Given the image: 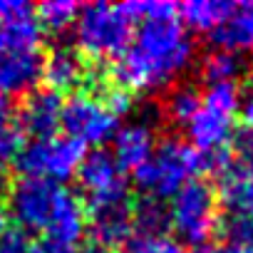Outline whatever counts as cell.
Wrapping results in <instances>:
<instances>
[{
	"instance_id": "cell-1",
	"label": "cell",
	"mask_w": 253,
	"mask_h": 253,
	"mask_svg": "<svg viewBox=\"0 0 253 253\" xmlns=\"http://www.w3.org/2000/svg\"><path fill=\"white\" fill-rule=\"evenodd\" d=\"M129 18L137 23L134 38L114 60V82L122 92H162L171 87L191 65L196 45L191 33L179 20V5L152 0V3H124Z\"/></svg>"
},
{
	"instance_id": "cell-2",
	"label": "cell",
	"mask_w": 253,
	"mask_h": 253,
	"mask_svg": "<svg viewBox=\"0 0 253 253\" xmlns=\"http://www.w3.org/2000/svg\"><path fill=\"white\" fill-rule=\"evenodd\" d=\"M8 216L25 231L47 241L75 246L87 226V213L75 191L42 179H18L8 196Z\"/></svg>"
},
{
	"instance_id": "cell-3",
	"label": "cell",
	"mask_w": 253,
	"mask_h": 253,
	"mask_svg": "<svg viewBox=\"0 0 253 253\" xmlns=\"http://www.w3.org/2000/svg\"><path fill=\"white\" fill-rule=\"evenodd\" d=\"M243 94L238 84H211L201 94V107L184 126L189 147L199 152L204 167H218L226 162V149L233 139L236 117L241 114Z\"/></svg>"
},
{
	"instance_id": "cell-4",
	"label": "cell",
	"mask_w": 253,
	"mask_h": 253,
	"mask_svg": "<svg viewBox=\"0 0 253 253\" xmlns=\"http://www.w3.org/2000/svg\"><path fill=\"white\" fill-rule=\"evenodd\" d=\"M129 109V94L117 89L114 94L77 92L62 107V129L67 139L84 147H102L112 142L119 129V117Z\"/></svg>"
},
{
	"instance_id": "cell-5",
	"label": "cell",
	"mask_w": 253,
	"mask_h": 253,
	"mask_svg": "<svg viewBox=\"0 0 253 253\" xmlns=\"http://www.w3.org/2000/svg\"><path fill=\"white\" fill-rule=\"evenodd\" d=\"M134 20L124 3H92L82 5L75 23V42L84 57L92 60H117L134 38Z\"/></svg>"
},
{
	"instance_id": "cell-6",
	"label": "cell",
	"mask_w": 253,
	"mask_h": 253,
	"mask_svg": "<svg viewBox=\"0 0 253 253\" xmlns=\"http://www.w3.org/2000/svg\"><path fill=\"white\" fill-rule=\"evenodd\" d=\"M201 169H204V159L194 147H189V142L167 139L157 144L149 162L134 171V179L147 199L162 201V199H171L176 191L191 184Z\"/></svg>"
},
{
	"instance_id": "cell-7",
	"label": "cell",
	"mask_w": 253,
	"mask_h": 253,
	"mask_svg": "<svg viewBox=\"0 0 253 253\" xmlns=\"http://www.w3.org/2000/svg\"><path fill=\"white\" fill-rule=\"evenodd\" d=\"M167 221L184 243L189 246L209 243L221 221L216 191L206 181L194 179L191 184H186L181 191H176L169 199Z\"/></svg>"
},
{
	"instance_id": "cell-8",
	"label": "cell",
	"mask_w": 253,
	"mask_h": 253,
	"mask_svg": "<svg viewBox=\"0 0 253 253\" xmlns=\"http://www.w3.org/2000/svg\"><path fill=\"white\" fill-rule=\"evenodd\" d=\"M84 154L82 147L67 137H47V139H30L23 144L15 164L23 176L42 179L52 184H65L72 179L82 164Z\"/></svg>"
},
{
	"instance_id": "cell-9",
	"label": "cell",
	"mask_w": 253,
	"mask_h": 253,
	"mask_svg": "<svg viewBox=\"0 0 253 253\" xmlns=\"http://www.w3.org/2000/svg\"><path fill=\"white\" fill-rule=\"evenodd\" d=\"M77 179L87 196V213L117 209V206H129L126 174L117 164L112 152H104V149L89 152L77 169Z\"/></svg>"
},
{
	"instance_id": "cell-10",
	"label": "cell",
	"mask_w": 253,
	"mask_h": 253,
	"mask_svg": "<svg viewBox=\"0 0 253 253\" xmlns=\"http://www.w3.org/2000/svg\"><path fill=\"white\" fill-rule=\"evenodd\" d=\"M40 47H3L0 50V94L13 99L18 94L35 92L42 80Z\"/></svg>"
},
{
	"instance_id": "cell-11",
	"label": "cell",
	"mask_w": 253,
	"mask_h": 253,
	"mask_svg": "<svg viewBox=\"0 0 253 253\" xmlns=\"http://www.w3.org/2000/svg\"><path fill=\"white\" fill-rule=\"evenodd\" d=\"M209 40L216 45V50L236 57L253 55V0H228Z\"/></svg>"
},
{
	"instance_id": "cell-12",
	"label": "cell",
	"mask_w": 253,
	"mask_h": 253,
	"mask_svg": "<svg viewBox=\"0 0 253 253\" xmlns=\"http://www.w3.org/2000/svg\"><path fill=\"white\" fill-rule=\"evenodd\" d=\"M62 97L50 89H35L25 94L20 107V132L30 134V139H47L62 126Z\"/></svg>"
},
{
	"instance_id": "cell-13",
	"label": "cell",
	"mask_w": 253,
	"mask_h": 253,
	"mask_svg": "<svg viewBox=\"0 0 253 253\" xmlns=\"http://www.w3.org/2000/svg\"><path fill=\"white\" fill-rule=\"evenodd\" d=\"M157 149V132L144 119H134L117 129L112 139V157L124 171L142 169Z\"/></svg>"
},
{
	"instance_id": "cell-14",
	"label": "cell",
	"mask_w": 253,
	"mask_h": 253,
	"mask_svg": "<svg viewBox=\"0 0 253 253\" xmlns=\"http://www.w3.org/2000/svg\"><path fill=\"white\" fill-rule=\"evenodd\" d=\"M218 176V201L226 206L228 216L253 218V169L241 162H223Z\"/></svg>"
},
{
	"instance_id": "cell-15",
	"label": "cell",
	"mask_w": 253,
	"mask_h": 253,
	"mask_svg": "<svg viewBox=\"0 0 253 253\" xmlns=\"http://www.w3.org/2000/svg\"><path fill=\"white\" fill-rule=\"evenodd\" d=\"M42 80L50 92H72L87 80L84 60L70 47H57L42 60Z\"/></svg>"
},
{
	"instance_id": "cell-16",
	"label": "cell",
	"mask_w": 253,
	"mask_h": 253,
	"mask_svg": "<svg viewBox=\"0 0 253 253\" xmlns=\"http://www.w3.org/2000/svg\"><path fill=\"white\" fill-rule=\"evenodd\" d=\"M226 3L228 0H189V3L179 5V20L189 33L196 30L211 35L226 10Z\"/></svg>"
},
{
	"instance_id": "cell-17",
	"label": "cell",
	"mask_w": 253,
	"mask_h": 253,
	"mask_svg": "<svg viewBox=\"0 0 253 253\" xmlns=\"http://www.w3.org/2000/svg\"><path fill=\"white\" fill-rule=\"evenodd\" d=\"M243 75V62L241 57L223 52V50H213L201 60V80L206 82V87L211 84H238Z\"/></svg>"
},
{
	"instance_id": "cell-18",
	"label": "cell",
	"mask_w": 253,
	"mask_h": 253,
	"mask_svg": "<svg viewBox=\"0 0 253 253\" xmlns=\"http://www.w3.org/2000/svg\"><path fill=\"white\" fill-rule=\"evenodd\" d=\"M80 10H82V5L75 3V0H45L35 10V18H38L40 30L65 33V30L75 28Z\"/></svg>"
},
{
	"instance_id": "cell-19",
	"label": "cell",
	"mask_w": 253,
	"mask_h": 253,
	"mask_svg": "<svg viewBox=\"0 0 253 253\" xmlns=\"http://www.w3.org/2000/svg\"><path fill=\"white\" fill-rule=\"evenodd\" d=\"M199 107H201V94L189 84L171 89L167 97V117L179 126H186L199 112Z\"/></svg>"
},
{
	"instance_id": "cell-20",
	"label": "cell",
	"mask_w": 253,
	"mask_h": 253,
	"mask_svg": "<svg viewBox=\"0 0 253 253\" xmlns=\"http://www.w3.org/2000/svg\"><path fill=\"white\" fill-rule=\"evenodd\" d=\"M119 253H189L176 238H167V236H144L137 233L132 238H126L122 243Z\"/></svg>"
},
{
	"instance_id": "cell-21",
	"label": "cell",
	"mask_w": 253,
	"mask_h": 253,
	"mask_svg": "<svg viewBox=\"0 0 253 253\" xmlns=\"http://www.w3.org/2000/svg\"><path fill=\"white\" fill-rule=\"evenodd\" d=\"M167 223H169L167 221V209L162 206V201L144 199L134 209V228L144 236H159Z\"/></svg>"
},
{
	"instance_id": "cell-22",
	"label": "cell",
	"mask_w": 253,
	"mask_h": 253,
	"mask_svg": "<svg viewBox=\"0 0 253 253\" xmlns=\"http://www.w3.org/2000/svg\"><path fill=\"white\" fill-rule=\"evenodd\" d=\"M251 243H253V218L228 216V221L223 223V251L233 253Z\"/></svg>"
},
{
	"instance_id": "cell-23",
	"label": "cell",
	"mask_w": 253,
	"mask_h": 253,
	"mask_svg": "<svg viewBox=\"0 0 253 253\" xmlns=\"http://www.w3.org/2000/svg\"><path fill=\"white\" fill-rule=\"evenodd\" d=\"M20 149H23V132H20V126L13 124V122L0 124V169H3L5 164H10V162H15Z\"/></svg>"
},
{
	"instance_id": "cell-24",
	"label": "cell",
	"mask_w": 253,
	"mask_h": 253,
	"mask_svg": "<svg viewBox=\"0 0 253 253\" xmlns=\"http://www.w3.org/2000/svg\"><path fill=\"white\" fill-rule=\"evenodd\" d=\"M25 253H75V246H65V243H57V241L40 238V241L25 246Z\"/></svg>"
},
{
	"instance_id": "cell-25",
	"label": "cell",
	"mask_w": 253,
	"mask_h": 253,
	"mask_svg": "<svg viewBox=\"0 0 253 253\" xmlns=\"http://www.w3.org/2000/svg\"><path fill=\"white\" fill-rule=\"evenodd\" d=\"M236 162H241V164H246V167L253 169V132L246 134V137L238 142V159H236Z\"/></svg>"
},
{
	"instance_id": "cell-26",
	"label": "cell",
	"mask_w": 253,
	"mask_h": 253,
	"mask_svg": "<svg viewBox=\"0 0 253 253\" xmlns=\"http://www.w3.org/2000/svg\"><path fill=\"white\" fill-rule=\"evenodd\" d=\"M25 241L20 236H3L0 238V253H25Z\"/></svg>"
},
{
	"instance_id": "cell-27",
	"label": "cell",
	"mask_w": 253,
	"mask_h": 253,
	"mask_svg": "<svg viewBox=\"0 0 253 253\" xmlns=\"http://www.w3.org/2000/svg\"><path fill=\"white\" fill-rule=\"evenodd\" d=\"M241 117H243V122L248 124V129L253 132V89L243 97V102H241Z\"/></svg>"
},
{
	"instance_id": "cell-28",
	"label": "cell",
	"mask_w": 253,
	"mask_h": 253,
	"mask_svg": "<svg viewBox=\"0 0 253 253\" xmlns=\"http://www.w3.org/2000/svg\"><path fill=\"white\" fill-rule=\"evenodd\" d=\"M8 221H10V216H8V206L3 201V179H0V238L8 231Z\"/></svg>"
},
{
	"instance_id": "cell-29",
	"label": "cell",
	"mask_w": 253,
	"mask_h": 253,
	"mask_svg": "<svg viewBox=\"0 0 253 253\" xmlns=\"http://www.w3.org/2000/svg\"><path fill=\"white\" fill-rule=\"evenodd\" d=\"M13 122V99L0 94V124Z\"/></svg>"
},
{
	"instance_id": "cell-30",
	"label": "cell",
	"mask_w": 253,
	"mask_h": 253,
	"mask_svg": "<svg viewBox=\"0 0 253 253\" xmlns=\"http://www.w3.org/2000/svg\"><path fill=\"white\" fill-rule=\"evenodd\" d=\"M75 253H109V251H107V246H102V243H97V241H89V243H84L82 248H77Z\"/></svg>"
},
{
	"instance_id": "cell-31",
	"label": "cell",
	"mask_w": 253,
	"mask_h": 253,
	"mask_svg": "<svg viewBox=\"0 0 253 253\" xmlns=\"http://www.w3.org/2000/svg\"><path fill=\"white\" fill-rule=\"evenodd\" d=\"M223 253H226V251H223ZM233 253H253V243L246 246V248H238V251H233Z\"/></svg>"
}]
</instances>
